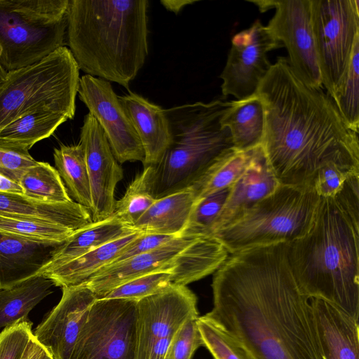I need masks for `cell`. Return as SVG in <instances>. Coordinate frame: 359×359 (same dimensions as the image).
<instances>
[{
    "label": "cell",
    "instance_id": "cell-1",
    "mask_svg": "<svg viewBox=\"0 0 359 359\" xmlns=\"http://www.w3.org/2000/svg\"><path fill=\"white\" fill-rule=\"evenodd\" d=\"M288 243L245 249L214 272L205 316L255 359H323L310 298L300 291Z\"/></svg>",
    "mask_w": 359,
    "mask_h": 359
},
{
    "label": "cell",
    "instance_id": "cell-2",
    "mask_svg": "<svg viewBox=\"0 0 359 359\" xmlns=\"http://www.w3.org/2000/svg\"><path fill=\"white\" fill-rule=\"evenodd\" d=\"M256 94L264 115V154L281 184L313 185L333 163L359 173V137L330 95L304 83L287 57H278Z\"/></svg>",
    "mask_w": 359,
    "mask_h": 359
},
{
    "label": "cell",
    "instance_id": "cell-3",
    "mask_svg": "<svg viewBox=\"0 0 359 359\" xmlns=\"http://www.w3.org/2000/svg\"><path fill=\"white\" fill-rule=\"evenodd\" d=\"M297 285L359 318V174L330 197H320L307 231L288 243Z\"/></svg>",
    "mask_w": 359,
    "mask_h": 359
},
{
    "label": "cell",
    "instance_id": "cell-4",
    "mask_svg": "<svg viewBox=\"0 0 359 359\" xmlns=\"http://www.w3.org/2000/svg\"><path fill=\"white\" fill-rule=\"evenodd\" d=\"M148 4L69 0L66 37L79 70L129 90L148 55Z\"/></svg>",
    "mask_w": 359,
    "mask_h": 359
},
{
    "label": "cell",
    "instance_id": "cell-5",
    "mask_svg": "<svg viewBox=\"0 0 359 359\" xmlns=\"http://www.w3.org/2000/svg\"><path fill=\"white\" fill-rule=\"evenodd\" d=\"M232 101L223 97L165 109L171 144L154 166L156 199L191 187L222 154L233 147L221 120Z\"/></svg>",
    "mask_w": 359,
    "mask_h": 359
},
{
    "label": "cell",
    "instance_id": "cell-6",
    "mask_svg": "<svg viewBox=\"0 0 359 359\" xmlns=\"http://www.w3.org/2000/svg\"><path fill=\"white\" fill-rule=\"evenodd\" d=\"M319 200L313 185L280 184L212 236L229 254L257 246L290 243L307 231Z\"/></svg>",
    "mask_w": 359,
    "mask_h": 359
},
{
    "label": "cell",
    "instance_id": "cell-7",
    "mask_svg": "<svg viewBox=\"0 0 359 359\" xmlns=\"http://www.w3.org/2000/svg\"><path fill=\"white\" fill-rule=\"evenodd\" d=\"M79 80L78 65L65 46L37 62L8 72L0 83V130L22 116L41 110L72 119Z\"/></svg>",
    "mask_w": 359,
    "mask_h": 359
},
{
    "label": "cell",
    "instance_id": "cell-8",
    "mask_svg": "<svg viewBox=\"0 0 359 359\" xmlns=\"http://www.w3.org/2000/svg\"><path fill=\"white\" fill-rule=\"evenodd\" d=\"M69 0H0V65L7 72L65 46Z\"/></svg>",
    "mask_w": 359,
    "mask_h": 359
},
{
    "label": "cell",
    "instance_id": "cell-9",
    "mask_svg": "<svg viewBox=\"0 0 359 359\" xmlns=\"http://www.w3.org/2000/svg\"><path fill=\"white\" fill-rule=\"evenodd\" d=\"M312 25L323 87L332 98L359 41L358 0H312Z\"/></svg>",
    "mask_w": 359,
    "mask_h": 359
},
{
    "label": "cell",
    "instance_id": "cell-10",
    "mask_svg": "<svg viewBox=\"0 0 359 359\" xmlns=\"http://www.w3.org/2000/svg\"><path fill=\"white\" fill-rule=\"evenodd\" d=\"M137 301L97 299L69 359H135Z\"/></svg>",
    "mask_w": 359,
    "mask_h": 359
},
{
    "label": "cell",
    "instance_id": "cell-11",
    "mask_svg": "<svg viewBox=\"0 0 359 359\" xmlns=\"http://www.w3.org/2000/svg\"><path fill=\"white\" fill-rule=\"evenodd\" d=\"M251 2L260 12L275 8L266 27L286 47L288 62L297 75L309 86L323 88L312 25V0Z\"/></svg>",
    "mask_w": 359,
    "mask_h": 359
},
{
    "label": "cell",
    "instance_id": "cell-12",
    "mask_svg": "<svg viewBox=\"0 0 359 359\" xmlns=\"http://www.w3.org/2000/svg\"><path fill=\"white\" fill-rule=\"evenodd\" d=\"M280 47L283 45L259 19L236 34L219 76L222 97L232 95L242 100L255 95L272 65L268 53Z\"/></svg>",
    "mask_w": 359,
    "mask_h": 359
},
{
    "label": "cell",
    "instance_id": "cell-13",
    "mask_svg": "<svg viewBox=\"0 0 359 359\" xmlns=\"http://www.w3.org/2000/svg\"><path fill=\"white\" fill-rule=\"evenodd\" d=\"M78 95L102 128L118 163H143L140 140L110 82L85 74L80 78Z\"/></svg>",
    "mask_w": 359,
    "mask_h": 359
},
{
    "label": "cell",
    "instance_id": "cell-14",
    "mask_svg": "<svg viewBox=\"0 0 359 359\" xmlns=\"http://www.w3.org/2000/svg\"><path fill=\"white\" fill-rule=\"evenodd\" d=\"M198 236L176 237L154 250L102 269L84 284L102 299L133 279L154 271H170L172 284L186 286L189 273L186 248Z\"/></svg>",
    "mask_w": 359,
    "mask_h": 359
},
{
    "label": "cell",
    "instance_id": "cell-15",
    "mask_svg": "<svg viewBox=\"0 0 359 359\" xmlns=\"http://www.w3.org/2000/svg\"><path fill=\"white\" fill-rule=\"evenodd\" d=\"M198 316L197 297L187 286L171 284L137 302V353L144 359L159 340L172 336L189 318Z\"/></svg>",
    "mask_w": 359,
    "mask_h": 359
},
{
    "label": "cell",
    "instance_id": "cell-16",
    "mask_svg": "<svg viewBox=\"0 0 359 359\" xmlns=\"http://www.w3.org/2000/svg\"><path fill=\"white\" fill-rule=\"evenodd\" d=\"M79 143L84 151L90 180V212L93 222H98L113 215L115 189L123 179V169L115 158L102 128L89 112L84 116Z\"/></svg>",
    "mask_w": 359,
    "mask_h": 359
},
{
    "label": "cell",
    "instance_id": "cell-17",
    "mask_svg": "<svg viewBox=\"0 0 359 359\" xmlns=\"http://www.w3.org/2000/svg\"><path fill=\"white\" fill-rule=\"evenodd\" d=\"M59 303L33 330L36 339L56 359H69L90 307L97 299L84 283L62 287Z\"/></svg>",
    "mask_w": 359,
    "mask_h": 359
},
{
    "label": "cell",
    "instance_id": "cell-18",
    "mask_svg": "<svg viewBox=\"0 0 359 359\" xmlns=\"http://www.w3.org/2000/svg\"><path fill=\"white\" fill-rule=\"evenodd\" d=\"M65 242L40 241L0 231V289L40 274Z\"/></svg>",
    "mask_w": 359,
    "mask_h": 359
},
{
    "label": "cell",
    "instance_id": "cell-19",
    "mask_svg": "<svg viewBox=\"0 0 359 359\" xmlns=\"http://www.w3.org/2000/svg\"><path fill=\"white\" fill-rule=\"evenodd\" d=\"M323 359H359V318L319 298H310Z\"/></svg>",
    "mask_w": 359,
    "mask_h": 359
},
{
    "label": "cell",
    "instance_id": "cell-20",
    "mask_svg": "<svg viewBox=\"0 0 359 359\" xmlns=\"http://www.w3.org/2000/svg\"><path fill=\"white\" fill-rule=\"evenodd\" d=\"M280 184L262 145L257 146L249 165L230 187L226 202L210 227L209 234L212 236L215 231L273 193Z\"/></svg>",
    "mask_w": 359,
    "mask_h": 359
},
{
    "label": "cell",
    "instance_id": "cell-21",
    "mask_svg": "<svg viewBox=\"0 0 359 359\" xmlns=\"http://www.w3.org/2000/svg\"><path fill=\"white\" fill-rule=\"evenodd\" d=\"M118 99L142 145L144 168L157 165L171 144L165 109L130 91Z\"/></svg>",
    "mask_w": 359,
    "mask_h": 359
},
{
    "label": "cell",
    "instance_id": "cell-22",
    "mask_svg": "<svg viewBox=\"0 0 359 359\" xmlns=\"http://www.w3.org/2000/svg\"><path fill=\"white\" fill-rule=\"evenodd\" d=\"M0 213L46 221L74 231L93 222L90 210L74 201L47 203L17 193L0 191Z\"/></svg>",
    "mask_w": 359,
    "mask_h": 359
},
{
    "label": "cell",
    "instance_id": "cell-23",
    "mask_svg": "<svg viewBox=\"0 0 359 359\" xmlns=\"http://www.w3.org/2000/svg\"><path fill=\"white\" fill-rule=\"evenodd\" d=\"M143 233L136 230L41 274L50 279L57 287L83 284L100 270L110 265L127 246Z\"/></svg>",
    "mask_w": 359,
    "mask_h": 359
},
{
    "label": "cell",
    "instance_id": "cell-24",
    "mask_svg": "<svg viewBox=\"0 0 359 359\" xmlns=\"http://www.w3.org/2000/svg\"><path fill=\"white\" fill-rule=\"evenodd\" d=\"M195 204L192 190L188 187L156 200L134 225L147 233L181 236Z\"/></svg>",
    "mask_w": 359,
    "mask_h": 359
},
{
    "label": "cell",
    "instance_id": "cell-25",
    "mask_svg": "<svg viewBox=\"0 0 359 359\" xmlns=\"http://www.w3.org/2000/svg\"><path fill=\"white\" fill-rule=\"evenodd\" d=\"M136 230L114 215L98 222H93L73 233L62 244L53 260L41 273L67 263Z\"/></svg>",
    "mask_w": 359,
    "mask_h": 359
},
{
    "label": "cell",
    "instance_id": "cell-26",
    "mask_svg": "<svg viewBox=\"0 0 359 359\" xmlns=\"http://www.w3.org/2000/svg\"><path fill=\"white\" fill-rule=\"evenodd\" d=\"M221 123L229 130L236 149L246 151L262 144L264 115L262 102L257 94L245 100H232Z\"/></svg>",
    "mask_w": 359,
    "mask_h": 359
},
{
    "label": "cell",
    "instance_id": "cell-27",
    "mask_svg": "<svg viewBox=\"0 0 359 359\" xmlns=\"http://www.w3.org/2000/svg\"><path fill=\"white\" fill-rule=\"evenodd\" d=\"M68 119L66 115L50 110L25 114L0 130V146L29 151L36 142L51 136Z\"/></svg>",
    "mask_w": 359,
    "mask_h": 359
},
{
    "label": "cell",
    "instance_id": "cell-28",
    "mask_svg": "<svg viewBox=\"0 0 359 359\" xmlns=\"http://www.w3.org/2000/svg\"><path fill=\"white\" fill-rule=\"evenodd\" d=\"M53 282L39 274L7 289H0V328L28 319V314L52 292Z\"/></svg>",
    "mask_w": 359,
    "mask_h": 359
},
{
    "label": "cell",
    "instance_id": "cell-29",
    "mask_svg": "<svg viewBox=\"0 0 359 359\" xmlns=\"http://www.w3.org/2000/svg\"><path fill=\"white\" fill-rule=\"evenodd\" d=\"M256 147L246 151L233 147L218 157L189 187L195 203L213 193L230 188L249 165Z\"/></svg>",
    "mask_w": 359,
    "mask_h": 359
},
{
    "label": "cell",
    "instance_id": "cell-30",
    "mask_svg": "<svg viewBox=\"0 0 359 359\" xmlns=\"http://www.w3.org/2000/svg\"><path fill=\"white\" fill-rule=\"evenodd\" d=\"M53 157L57 170L75 202L90 210L92 205L90 184L81 144H62L54 149Z\"/></svg>",
    "mask_w": 359,
    "mask_h": 359
},
{
    "label": "cell",
    "instance_id": "cell-31",
    "mask_svg": "<svg viewBox=\"0 0 359 359\" xmlns=\"http://www.w3.org/2000/svg\"><path fill=\"white\" fill-rule=\"evenodd\" d=\"M19 184L23 195L38 201L61 203L73 201L57 169L46 162L37 161L27 168Z\"/></svg>",
    "mask_w": 359,
    "mask_h": 359
},
{
    "label": "cell",
    "instance_id": "cell-32",
    "mask_svg": "<svg viewBox=\"0 0 359 359\" xmlns=\"http://www.w3.org/2000/svg\"><path fill=\"white\" fill-rule=\"evenodd\" d=\"M154 166L144 168L130 184L121 198L116 201L113 215L122 222L134 227L137 221L156 201Z\"/></svg>",
    "mask_w": 359,
    "mask_h": 359
},
{
    "label": "cell",
    "instance_id": "cell-33",
    "mask_svg": "<svg viewBox=\"0 0 359 359\" xmlns=\"http://www.w3.org/2000/svg\"><path fill=\"white\" fill-rule=\"evenodd\" d=\"M332 99L348 127L359 134V41Z\"/></svg>",
    "mask_w": 359,
    "mask_h": 359
},
{
    "label": "cell",
    "instance_id": "cell-34",
    "mask_svg": "<svg viewBox=\"0 0 359 359\" xmlns=\"http://www.w3.org/2000/svg\"><path fill=\"white\" fill-rule=\"evenodd\" d=\"M0 231L36 241L62 243L76 231L46 221L0 213Z\"/></svg>",
    "mask_w": 359,
    "mask_h": 359
},
{
    "label": "cell",
    "instance_id": "cell-35",
    "mask_svg": "<svg viewBox=\"0 0 359 359\" xmlns=\"http://www.w3.org/2000/svg\"><path fill=\"white\" fill-rule=\"evenodd\" d=\"M197 323L204 346L213 359H255L238 340L205 315L198 316Z\"/></svg>",
    "mask_w": 359,
    "mask_h": 359
},
{
    "label": "cell",
    "instance_id": "cell-36",
    "mask_svg": "<svg viewBox=\"0 0 359 359\" xmlns=\"http://www.w3.org/2000/svg\"><path fill=\"white\" fill-rule=\"evenodd\" d=\"M172 276L170 271L151 272L116 287L102 299H127L138 302L168 287L172 284Z\"/></svg>",
    "mask_w": 359,
    "mask_h": 359
},
{
    "label": "cell",
    "instance_id": "cell-37",
    "mask_svg": "<svg viewBox=\"0 0 359 359\" xmlns=\"http://www.w3.org/2000/svg\"><path fill=\"white\" fill-rule=\"evenodd\" d=\"M230 188L213 193L195 203L182 236L210 235L209 231L222 210Z\"/></svg>",
    "mask_w": 359,
    "mask_h": 359
},
{
    "label": "cell",
    "instance_id": "cell-38",
    "mask_svg": "<svg viewBox=\"0 0 359 359\" xmlns=\"http://www.w3.org/2000/svg\"><path fill=\"white\" fill-rule=\"evenodd\" d=\"M33 338L29 318L4 327L0 332V359H22Z\"/></svg>",
    "mask_w": 359,
    "mask_h": 359
},
{
    "label": "cell",
    "instance_id": "cell-39",
    "mask_svg": "<svg viewBox=\"0 0 359 359\" xmlns=\"http://www.w3.org/2000/svg\"><path fill=\"white\" fill-rule=\"evenodd\" d=\"M198 316L189 318L177 330L163 359H191L195 351L204 346L197 323Z\"/></svg>",
    "mask_w": 359,
    "mask_h": 359
},
{
    "label": "cell",
    "instance_id": "cell-40",
    "mask_svg": "<svg viewBox=\"0 0 359 359\" xmlns=\"http://www.w3.org/2000/svg\"><path fill=\"white\" fill-rule=\"evenodd\" d=\"M36 163L28 151L0 146V174L18 184L25 171Z\"/></svg>",
    "mask_w": 359,
    "mask_h": 359
},
{
    "label": "cell",
    "instance_id": "cell-41",
    "mask_svg": "<svg viewBox=\"0 0 359 359\" xmlns=\"http://www.w3.org/2000/svg\"><path fill=\"white\" fill-rule=\"evenodd\" d=\"M355 174L333 163L320 168L313 180V187L320 197L334 196L343 187L347 178Z\"/></svg>",
    "mask_w": 359,
    "mask_h": 359
},
{
    "label": "cell",
    "instance_id": "cell-42",
    "mask_svg": "<svg viewBox=\"0 0 359 359\" xmlns=\"http://www.w3.org/2000/svg\"><path fill=\"white\" fill-rule=\"evenodd\" d=\"M176 237L178 236L144 233L127 246L110 265L154 250Z\"/></svg>",
    "mask_w": 359,
    "mask_h": 359
},
{
    "label": "cell",
    "instance_id": "cell-43",
    "mask_svg": "<svg viewBox=\"0 0 359 359\" xmlns=\"http://www.w3.org/2000/svg\"><path fill=\"white\" fill-rule=\"evenodd\" d=\"M22 359H56L36 341L34 336L31 341Z\"/></svg>",
    "mask_w": 359,
    "mask_h": 359
},
{
    "label": "cell",
    "instance_id": "cell-44",
    "mask_svg": "<svg viewBox=\"0 0 359 359\" xmlns=\"http://www.w3.org/2000/svg\"><path fill=\"white\" fill-rule=\"evenodd\" d=\"M195 0H161V4L169 11L178 14L186 6L193 4Z\"/></svg>",
    "mask_w": 359,
    "mask_h": 359
},
{
    "label": "cell",
    "instance_id": "cell-45",
    "mask_svg": "<svg viewBox=\"0 0 359 359\" xmlns=\"http://www.w3.org/2000/svg\"><path fill=\"white\" fill-rule=\"evenodd\" d=\"M0 191L22 194V190L19 184L0 174Z\"/></svg>",
    "mask_w": 359,
    "mask_h": 359
},
{
    "label": "cell",
    "instance_id": "cell-46",
    "mask_svg": "<svg viewBox=\"0 0 359 359\" xmlns=\"http://www.w3.org/2000/svg\"><path fill=\"white\" fill-rule=\"evenodd\" d=\"M7 72L0 65V83L4 80Z\"/></svg>",
    "mask_w": 359,
    "mask_h": 359
}]
</instances>
